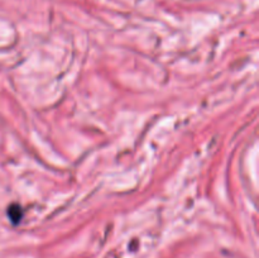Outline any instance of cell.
<instances>
[{
	"mask_svg": "<svg viewBox=\"0 0 259 258\" xmlns=\"http://www.w3.org/2000/svg\"><path fill=\"white\" fill-rule=\"evenodd\" d=\"M20 207L18 205L10 207L9 209V218L13 223H19L20 218H22V211H20Z\"/></svg>",
	"mask_w": 259,
	"mask_h": 258,
	"instance_id": "obj_1",
	"label": "cell"
}]
</instances>
